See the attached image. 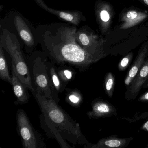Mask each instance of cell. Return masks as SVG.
Here are the masks:
<instances>
[{
	"instance_id": "9",
	"label": "cell",
	"mask_w": 148,
	"mask_h": 148,
	"mask_svg": "<svg viewBox=\"0 0 148 148\" xmlns=\"http://www.w3.org/2000/svg\"><path fill=\"white\" fill-rule=\"evenodd\" d=\"M36 4L47 12L75 26H78L85 20L82 12L78 11H60L47 6L44 0H34Z\"/></svg>"
},
{
	"instance_id": "23",
	"label": "cell",
	"mask_w": 148,
	"mask_h": 148,
	"mask_svg": "<svg viewBox=\"0 0 148 148\" xmlns=\"http://www.w3.org/2000/svg\"><path fill=\"white\" fill-rule=\"evenodd\" d=\"M138 13L135 11H130L126 14V17L130 20H134L137 17Z\"/></svg>"
},
{
	"instance_id": "2",
	"label": "cell",
	"mask_w": 148,
	"mask_h": 148,
	"mask_svg": "<svg viewBox=\"0 0 148 148\" xmlns=\"http://www.w3.org/2000/svg\"><path fill=\"white\" fill-rule=\"evenodd\" d=\"M38 103L42 114L46 117L56 126L63 138L75 145H84V148L90 144L83 135L80 125L73 120L58 103L52 99H48L35 92L34 94Z\"/></svg>"
},
{
	"instance_id": "14",
	"label": "cell",
	"mask_w": 148,
	"mask_h": 148,
	"mask_svg": "<svg viewBox=\"0 0 148 148\" xmlns=\"http://www.w3.org/2000/svg\"><path fill=\"white\" fill-rule=\"evenodd\" d=\"M40 122L41 127L46 132L48 137H52L56 138L62 148H72L64 140L56 126L44 115L40 116Z\"/></svg>"
},
{
	"instance_id": "25",
	"label": "cell",
	"mask_w": 148,
	"mask_h": 148,
	"mask_svg": "<svg viewBox=\"0 0 148 148\" xmlns=\"http://www.w3.org/2000/svg\"><path fill=\"white\" fill-rule=\"evenodd\" d=\"M141 130L148 132V119L145 120V122L141 126Z\"/></svg>"
},
{
	"instance_id": "27",
	"label": "cell",
	"mask_w": 148,
	"mask_h": 148,
	"mask_svg": "<svg viewBox=\"0 0 148 148\" xmlns=\"http://www.w3.org/2000/svg\"><path fill=\"white\" fill-rule=\"evenodd\" d=\"M143 1L144 2H145V3L148 5V0H143Z\"/></svg>"
},
{
	"instance_id": "22",
	"label": "cell",
	"mask_w": 148,
	"mask_h": 148,
	"mask_svg": "<svg viewBox=\"0 0 148 148\" xmlns=\"http://www.w3.org/2000/svg\"><path fill=\"white\" fill-rule=\"evenodd\" d=\"M99 17L102 21L107 22L110 19V15L107 11L102 10L99 14Z\"/></svg>"
},
{
	"instance_id": "17",
	"label": "cell",
	"mask_w": 148,
	"mask_h": 148,
	"mask_svg": "<svg viewBox=\"0 0 148 148\" xmlns=\"http://www.w3.org/2000/svg\"><path fill=\"white\" fill-rule=\"evenodd\" d=\"M115 86V77L114 74L108 72L105 76L104 88L106 94L109 98H112L114 94Z\"/></svg>"
},
{
	"instance_id": "8",
	"label": "cell",
	"mask_w": 148,
	"mask_h": 148,
	"mask_svg": "<svg viewBox=\"0 0 148 148\" xmlns=\"http://www.w3.org/2000/svg\"><path fill=\"white\" fill-rule=\"evenodd\" d=\"M148 77V57L138 73L135 76L125 92L127 100H134L136 98Z\"/></svg>"
},
{
	"instance_id": "15",
	"label": "cell",
	"mask_w": 148,
	"mask_h": 148,
	"mask_svg": "<svg viewBox=\"0 0 148 148\" xmlns=\"http://www.w3.org/2000/svg\"><path fill=\"white\" fill-rule=\"evenodd\" d=\"M45 62L54 93L56 97L60 101L58 94L63 92L65 90L66 86L61 82L58 74L56 66H54L51 63L48 62L47 60H45Z\"/></svg>"
},
{
	"instance_id": "12",
	"label": "cell",
	"mask_w": 148,
	"mask_h": 148,
	"mask_svg": "<svg viewBox=\"0 0 148 148\" xmlns=\"http://www.w3.org/2000/svg\"><path fill=\"white\" fill-rule=\"evenodd\" d=\"M14 24L19 35L25 45L30 48L35 46L36 42L32 32L23 17L19 14L15 15Z\"/></svg>"
},
{
	"instance_id": "4",
	"label": "cell",
	"mask_w": 148,
	"mask_h": 148,
	"mask_svg": "<svg viewBox=\"0 0 148 148\" xmlns=\"http://www.w3.org/2000/svg\"><path fill=\"white\" fill-rule=\"evenodd\" d=\"M45 60L42 57H37L31 59L29 61L28 65L33 85L35 92L48 99L54 100L58 103L59 100L56 97L52 86Z\"/></svg>"
},
{
	"instance_id": "18",
	"label": "cell",
	"mask_w": 148,
	"mask_h": 148,
	"mask_svg": "<svg viewBox=\"0 0 148 148\" xmlns=\"http://www.w3.org/2000/svg\"><path fill=\"white\" fill-rule=\"evenodd\" d=\"M66 100L72 106L77 107L80 105L83 101V97L77 90H70L66 94Z\"/></svg>"
},
{
	"instance_id": "24",
	"label": "cell",
	"mask_w": 148,
	"mask_h": 148,
	"mask_svg": "<svg viewBox=\"0 0 148 148\" xmlns=\"http://www.w3.org/2000/svg\"><path fill=\"white\" fill-rule=\"evenodd\" d=\"M138 101L143 103L148 102V91L141 95V96L138 98Z\"/></svg>"
},
{
	"instance_id": "7",
	"label": "cell",
	"mask_w": 148,
	"mask_h": 148,
	"mask_svg": "<svg viewBox=\"0 0 148 148\" xmlns=\"http://www.w3.org/2000/svg\"><path fill=\"white\" fill-rule=\"evenodd\" d=\"M89 118L99 119L117 116L116 107L106 100L100 98L94 99L92 103L91 110L86 113Z\"/></svg>"
},
{
	"instance_id": "16",
	"label": "cell",
	"mask_w": 148,
	"mask_h": 148,
	"mask_svg": "<svg viewBox=\"0 0 148 148\" xmlns=\"http://www.w3.org/2000/svg\"><path fill=\"white\" fill-rule=\"evenodd\" d=\"M4 48L0 45V78L12 84V77L8 71V66L4 53Z\"/></svg>"
},
{
	"instance_id": "5",
	"label": "cell",
	"mask_w": 148,
	"mask_h": 148,
	"mask_svg": "<svg viewBox=\"0 0 148 148\" xmlns=\"http://www.w3.org/2000/svg\"><path fill=\"white\" fill-rule=\"evenodd\" d=\"M17 130L24 148H45L43 137L31 124L26 113L22 110L17 113Z\"/></svg>"
},
{
	"instance_id": "3",
	"label": "cell",
	"mask_w": 148,
	"mask_h": 148,
	"mask_svg": "<svg viewBox=\"0 0 148 148\" xmlns=\"http://www.w3.org/2000/svg\"><path fill=\"white\" fill-rule=\"evenodd\" d=\"M0 45L9 53L12 58V64L15 67L17 75L34 95L35 90L33 85L29 66L23 57L17 36L8 30L3 29L1 35Z\"/></svg>"
},
{
	"instance_id": "1",
	"label": "cell",
	"mask_w": 148,
	"mask_h": 148,
	"mask_svg": "<svg viewBox=\"0 0 148 148\" xmlns=\"http://www.w3.org/2000/svg\"><path fill=\"white\" fill-rule=\"evenodd\" d=\"M77 30L75 27L55 23L38 27L35 36L45 53L53 61L84 71L97 61L77 42Z\"/></svg>"
},
{
	"instance_id": "6",
	"label": "cell",
	"mask_w": 148,
	"mask_h": 148,
	"mask_svg": "<svg viewBox=\"0 0 148 148\" xmlns=\"http://www.w3.org/2000/svg\"><path fill=\"white\" fill-rule=\"evenodd\" d=\"M77 42L83 49L92 56L97 62L105 57V53L97 35L85 27L77 29L76 32Z\"/></svg>"
},
{
	"instance_id": "19",
	"label": "cell",
	"mask_w": 148,
	"mask_h": 148,
	"mask_svg": "<svg viewBox=\"0 0 148 148\" xmlns=\"http://www.w3.org/2000/svg\"><path fill=\"white\" fill-rule=\"evenodd\" d=\"M57 70L61 82L66 86L68 83L73 79L74 72L71 69L66 66L57 68Z\"/></svg>"
},
{
	"instance_id": "26",
	"label": "cell",
	"mask_w": 148,
	"mask_h": 148,
	"mask_svg": "<svg viewBox=\"0 0 148 148\" xmlns=\"http://www.w3.org/2000/svg\"><path fill=\"white\" fill-rule=\"evenodd\" d=\"M143 88H148V77L147 80L145 83L144 84L143 86Z\"/></svg>"
},
{
	"instance_id": "11",
	"label": "cell",
	"mask_w": 148,
	"mask_h": 148,
	"mask_svg": "<svg viewBox=\"0 0 148 148\" xmlns=\"http://www.w3.org/2000/svg\"><path fill=\"white\" fill-rule=\"evenodd\" d=\"M133 140L132 137L121 138L116 135H111L99 139L95 144L91 143L86 148H125Z\"/></svg>"
},
{
	"instance_id": "10",
	"label": "cell",
	"mask_w": 148,
	"mask_h": 148,
	"mask_svg": "<svg viewBox=\"0 0 148 148\" xmlns=\"http://www.w3.org/2000/svg\"><path fill=\"white\" fill-rule=\"evenodd\" d=\"M148 57V42L143 44L139 49L137 55L131 66L125 78V85L126 88L129 86L135 76L138 73Z\"/></svg>"
},
{
	"instance_id": "13",
	"label": "cell",
	"mask_w": 148,
	"mask_h": 148,
	"mask_svg": "<svg viewBox=\"0 0 148 148\" xmlns=\"http://www.w3.org/2000/svg\"><path fill=\"white\" fill-rule=\"evenodd\" d=\"M12 83L14 92L17 98V104H23L28 103L29 96L27 88L25 85L20 79L17 75L16 70L13 65L12 64Z\"/></svg>"
},
{
	"instance_id": "21",
	"label": "cell",
	"mask_w": 148,
	"mask_h": 148,
	"mask_svg": "<svg viewBox=\"0 0 148 148\" xmlns=\"http://www.w3.org/2000/svg\"><path fill=\"white\" fill-rule=\"evenodd\" d=\"M122 119L127 120L130 123H133L140 119H148V112H145L140 114H136L131 118L123 117Z\"/></svg>"
},
{
	"instance_id": "28",
	"label": "cell",
	"mask_w": 148,
	"mask_h": 148,
	"mask_svg": "<svg viewBox=\"0 0 148 148\" xmlns=\"http://www.w3.org/2000/svg\"><path fill=\"white\" fill-rule=\"evenodd\" d=\"M145 148H148V145H147V146L145 147Z\"/></svg>"
},
{
	"instance_id": "20",
	"label": "cell",
	"mask_w": 148,
	"mask_h": 148,
	"mask_svg": "<svg viewBox=\"0 0 148 148\" xmlns=\"http://www.w3.org/2000/svg\"><path fill=\"white\" fill-rule=\"evenodd\" d=\"M133 53L132 52L126 54L119 61L118 64V69L120 71H124L128 68L132 61Z\"/></svg>"
}]
</instances>
